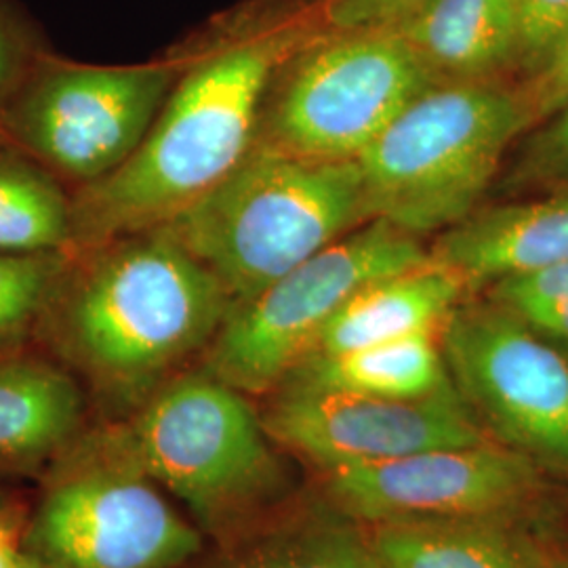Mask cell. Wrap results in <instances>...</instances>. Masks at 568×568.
<instances>
[{"instance_id": "cell-25", "label": "cell", "mask_w": 568, "mask_h": 568, "mask_svg": "<svg viewBox=\"0 0 568 568\" xmlns=\"http://www.w3.org/2000/svg\"><path fill=\"white\" fill-rule=\"evenodd\" d=\"M525 81L537 74L568 39V0H516Z\"/></svg>"}, {"instance_id": "cell-23", "label": "cell", "mask_w": 568, "mask_h": 568, "mask_svg": "<svg viewBox=\"0 0 568 568\" xmlns=\"http://www.w3.org/2000/svg\"><path fill=\"white\" fill-rule=\"evenodd\" d=\"M51 49L16 0H0V119Z\"/></svg>"}, {"instance_id": "cell-30", "label": "cell", "mask_w": 568, "mask_h": 568, "mask_svg": "<svg viewBox=\"0 0 568 568\" xmlns=\"http://www.w3.org/2000/svg\"><path fill=\"white\" fill-rule=\"evenodd\" d=\"M0 140H2V131H0Z\"/></svg>"}, {"instance_id": "cell-2", "label": "cell", "mask_w": 568, "mask_h": 568, "mask_svg": "<svg viewBox=\"0 0 568 568\" xmlns=\"http://www.w3.org/2000/svg\"><path fill=\"white\" fill-rule=\"evenodd\" d=\"M232 304L215 274L161 225L70 253L42 318L103 405L126 413L209 347Z\"/></svg>"}, {"instance_id": "cell-6", "label": "cell", "mask_w": 568, "mask_h": 568, "mask_svg": "<svg viewBox=\"0 0 568 568\" xmlns=\"http://www.w3.org/2000/svg\"><path fill=\"white\" fill-rule=\"evenodd\" d=\"M70 450L20 537L32 568H182L203 554V530L110 427Z\"/></svg>"}, {"instance_id": "cell-20", "label": "cell", "mask_w": 568, "mask_h": 568, "mask_svg": "<svg viewBox=\"0 0 568 568\" xmlns=\"http://www.w3.org/2000/svg\"><path fill=\"white\" fill-rule=\"evenodd\" d=\"M72 196L60 178L7 138L0 140V253H65Z\"/></svg>"}, {"instance_id": "cell-9", "label": "cell", "mask_w": 568, "mask_h": 568, "mask_svg": "<svg viewBox=\"0 0 568 568\" xmlns=\"http://www.w3.org/2000/svg\"><path fill=\"white\" fill-rule=\"evenodd\" d=\"M178 77V55L87 65L51 53L4 110L0 131L60 180L82 187L138 152Z\"/></svg>"}, {"instance_id": "cell-13", "label": "cell", "mask_w": 568, "mask_h": 568, "mask_svg": "<svg viewBox=\"0 0 568 568\" xmlns=\"http://www.w3.org/2000/svg\"><path fill=\"white\" fill-rule=\"evenodd\" d=\"M432 260L467 288L568 262V194L493 206L445 230Z\"/></svg>"}, {"instance_id": "cell-19", "label": "cell", "mask_w": 568, "mask_h": 568, "mask_svg": "<svg viewBox=\"0 0 568 568\" xmlns=\"http://www.w3.org/2000/svg\"><path fill=\"white\" fill-rule=\"evenodd\" d=\"M284 382L382 398H422L453 386L438 335L429 333L339 354H314Z\"/></svg>"}, {"instance_id": "cell-18", "label": "cell", "mask_w": 568, "mask_h": 568, "mask_svg": "<svg viewBox=\"0 0 568 568\" xmlns=\"http://www.w3.org/2000/svg\"><path fill=\"white\" fill-rule=\"evenodd\" d=\"M466 291L455 272L434 260L373 281L339 310L314 354H339L424 333L440 335Z\"/></svg>"}, {"instance_id": "cell-28", "label": "cell", "mask_w": 568, "mask_h": 568, "mask_svg": "<svg viewBox=\"0 0 568 568\" xmlns=\"http://www.w3.org/2000/svg\"><path fill=\"white\" fill-rule=\"evenodd\" d=\"M13 516H0V568H32L21 551L18 532L11 527Z\"/></svg>"}, {"instance_id": "cell-16", "label": "cell", "mask_w": 568, "mask_h": 568, "mask_svg": "<svg viewBox=\"0 0 568 568\" xmlns=\"http://www.w3.org/2000/svg\"><path fill=\"white\" fill-rule=\"evenodd\" d=\"M392 30L438 82L501 81L518 72L516 0H432Z\"/></svg>"}, {"instance_id": "cell-12", "label": "cell", "mask_w": 568, "mask_h": 568, "mask_svg": "<svg viewBox=\"0 0 568 568\" xmlns=\"http://www.w3.org/2000/svg\"><path fill=\"white\" fill-rule=\"evenodd\" d=\"M323 476L326 499L365 527L535 514L546 490L539 464L493 438Z\"/></svg>"}, {"instance_id": "cell-21", "label": "cell", "mask_w": 568, "mask_h": 568, "mask_svg": "<svg viewBox=\"0 0 568 568\" xmlns=\"http://www.w3.org/2000/svg\"><path fill=\"white\" fill-rule=\"evenodd\" d=\"M68 262L70 251L0 253V345L18 342L41 321Z\"/></svg>"}, {"instance_id": "cell-17", "label": "cell", "mask_w": 568, "mask_h": 568, "mask_svg": "<svg viewBox=\"0 0 568 568\" xmlns=\"http://www.w3.org/2000/svg\"><path fill=\"white\" fill-rule=\"evenodd\" d=\"M84 396L60 366L34 356H0V474H20L79 440Z\"/></svg>"}, {"instance_id": "cell-29", "label": "cell", "mask_w": 568, "mask_h": 568, "mask_svg": "<svg viewBox=\"0 0 568 568\" xmlns=\"http://www.w3.org/2000/svg\"><path fill=\"white\" fill-rule=\"evenodd\" d=\"M0 516H13L11 514V501L4 495H0Z\"/></svg>"}, {"instance_id": "cell-22", "label": "cell", "mask_w": 568, "mask_h": 568, "mask_svg": "<svg viewBox=\"0 0 568 568\" xmlns=\"http://www.w3.org/2000/svg\"><path fill=\"white\" fill-rule=\"evenodd\" d=\"M488 302L508 310L549 344L568 347V262L488 284Z\"/></svg>"}, {"instance_id": "cell-11", "label": "cell", "mask_w": 568, "mask_h": 568, "mask_svg": "<svg viewBox=\"0 0 568 568\" xmlns=\"http://www.w3.org/2000/svg\"><path fill=\"white\" fill-rule=\"evenodd\" d=\"M262 419L278 447L323 474L490 438L455 384L422 398H382L284 382Z\"/></svg>"}, {"instance_id": "cell-5", "label": "cell", "mask_w": 568, "mask_h": 568, "mask_svg": "<svg viewBox=\"0 0 568 568\" xmlns=\"http://www.w3.org/2000/svg\"><path fill=\"white\" fill-rule=\"evenodd\" d=\"M528 126L520 89L501 81L432 87L356 159L371 220L413 236L464 222Z\"/></svg>"}, {"instance_id": "cell-4", "label": "cell", "mask_w": 568, "mask_h": 568, "mask_svg": "<svg viewBox=\"0 0 568 568\" xmlns=\"http://www.w3.org/2000/svg\"><path fill=\"white\" fill-rule=\"evenodd\" d=\"M143 471L217 541L283 509L291 474L246 394L206 371L159 387L110 427Z\"/></svg>"}, {"instance_id": "cell-24", "label": "cell", "mask_w": 568, "mask_h": 568, "mask_svg": "<svg viewBox=\"0 0 568 568\" xmlns=\"http://www.w3.org/2000/svg\"><path fill=\"white\" fill-rule=\"evenodd\" d=\"M509 183L518 187L568 185V102L528 138Z\"/></svg>"}, {"instance_id": "cell-3", "label": "cell", "mask_w": 568, "mask_h": 568, "mask_svg": "<svg viewBox=\"0 0 568 568\" xmlns=\"http://www.w3.org/2000/svg\"><path fill=\"white\" fill-rule=\"evenodd\" d=\"M366 222L356 161H312L255 143L166 227L239 304Z\"/></svg>"}, {"instance_id": "cell-27", "label": "cell", "mask_w": 568, "mask_h": 568, "mask_svg": "<svg viewBox=\"0 0 568 568\" xmlns=\"http://www.w3.org/2000/svg\"><path fill=\"white\" fill-rule=\"evenodd\" d=\"M530 126L546 121L568 102V39L554 58L530 79L523 82Z\"/></svg>"}, {"instance_id": "cell-8", "label": "cell", "mask_w": 568, "mask_h": 568, "mask_svg": "<svg viewBox=\"0 0 568 568\" xmlns=\"http://www.w3.org/2000/svg\"><path fill=\"white\" fill-rule=\"evenodd\" d=\"M429 260L419 236L371 220L232 304L206 347L204 371L246 396L270 394L316 352L326 326L363 286Z\"/></svg>"}, {"instance_id": "cell-1", "label": "cell", "mask_w": 568, "mask_h": 568, "mask_svg": "<svg viewBox=\"0 0 568 568\" xmlns=\"http://www.w3.org/2000/svg\"><path fill=\"white\" fill-rule=\"evenodd\" d=\"M321 7L255 0L211 23L180 58L173 84L138 152L72 196L70 253L173 222L243 163L284 63L323 32Z\"/></svg>"}, {"instance_id": "cell-26", "label": "cell", "mask_w": 568, "mask_h": 568, "mask_svg": "<svg viewBox=\"0 0 568 568\" xmlns=\"http://www.w3.org/2000/svg\"><path fill=\"white\" fill-rule=\"evenodd\" d=\"M432 0H323L321 21L331 32L392 30Z\"/></svg>"}, {"instance_id": "cell-15", "label": "cell", "mask_w": 568, "mask_h": 568, "mask_svg": "<svg viewBox=\"0 0 568 568\" xmlns=\"http://www.w3.org/2000/svg\"><path fill=\"white\" fill-rule=\"evenodd\" d=\"M182 568H384L365 525L328 499L283 508Z\"/></svg>"}, {"instance_id": "cell-7", "label": "cell", "mask_w": 568, "mask_h": 568, "mask_svg": "<svg viewBox=\"0 0 568 568\" xmlns=\"http://www.w3.org/2000/svg\"><path fill=\"white\" fill-rule=\"evenodd\" d=\"M436 84L394 30H323L278 72L257 143L312 161H356Z\"/></svg>"}, {"instance_id": "cell-10", "label": "cell", "mask_w": 568, "mask_h": 568, "mask_svg": "<svg viewBox=\"0 0 568 568\" xmlns=\"http://www.w3.org/2000/svg\"><path fill=\"white\" fill-rule=\"evenodd\" d=\"M448 375L488 436L568 471V358L493 302L459 304L440 331Z\"/></svg>"}, {"instance_id": "cell-14", "label": "cell", "mask_w": 568, "mask_h": 568, "mask_svg": "<svg viewBox=\"0 0 568 568\" xmlns=\"http://www.w3.org/2000/svg\"><path fill=\"white\" fill-rule=\"evenodd\" d=\"M535 514L366 527L384 568H565Z\"/></svg>"}, {"instance_id": "cell-31", "label": "cell", "mask_w": 568, "mask_h": 568, "mask_svg": "<svg viewBox=\"0 0 568 568\" xmlns=\"http://www.w3.org/2000/svg\"><path fill=\"white\" fill-rule=\"evenodd\" d=\"M565 568H568V562H567V565H565Z\"/></svg>"}]
</instances>
